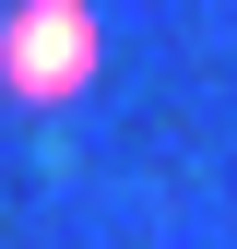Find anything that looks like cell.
<instances>
[{"label": "cell", "mask_w": 237, "mask_h": 249, "mask_svg": "<svg viewBox=\"0 0 237 249\" xmlns=\"http://www.w3.org/2000/svg\"><path fill=\"white\" fill-rule=\"evenodd\" d=\"M95 71H107L95 0H12L0 12V95L12 107H71Z\"/></svg>", "instance_id": "cell-1"}]
</instances>
